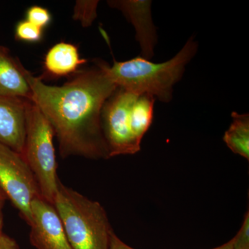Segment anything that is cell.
<instances>
[{
	"instance_id": "1",
	"label": "cell",
	"mask_w": 249,
	"mask_h": 249,
	"mask_svg": "<svg viewBox=\"0 0 249 249\" xmlns=\"http://www.w3.org/2000/svg\"><path fill=\"white\" fill-rule=\"evenodd\" d=\"M33 100L53 127L62 158L80 156L107 160L109 151L101 126L105 103L117 87L105 69V62L78 71L61 86L46 85L29 71Z\"/></svg>"
},
{
	"instance_id": "2",
	"label": "cell",
	"mask_w": 249,
	"mask_h": 249,
	"mask_svg": "<svg viewBox=\"0 0 249 249\" xmlns=\"http://www.w3.org/2000/svg\"><path fill=\"white\" fill-rule=\"evenodd\" d=\"M155 98L117 88L101 112L103 136L109 157L134 155L153 121Z\"/></svg>"
},
{
	"instance_id": "3",
	"label": "cell",
	"mask_w": 249,
	"mask_h": 249,
	"mask_svg": "<svg viewBox=\"0 0 249 249\" xmlns=\"http://www.w3.org/2000/svg\"><path fill=\"white\" fill-rule=\"evenodd\" d=\"M196 51L197 44L191 37L181 51L168 61L155 63L137 57L124 62L114 60L111 66L105 62V69L117 88L169 103L173 98L174 85L181 80L187 64Z\"/></svg>"
},
{
	"instance_id": "4",
	"label": "cell",
	"mask_w": 249,
	"mask_h": 249,
	"mask_svg": "<svg viewBox=\"0 0 249 249\" xmlns=\"http://www.w3.org/2000/svg\"><path fill=\"white\" fill-rule=\"evenodd\" d=\"M54 207L73 249H108L113 231L104 208L58 180Z\"/></svg>"
},
{
	"instance_id": "5",
	"label": "cell",
	"mask_w": 249,
	"mask_h": 249,
	"mask_svg": "<svg viewBox=\"0 0 249 249\" xmlns=\"http://www.w3.org/2000/svg\"><path fill=\"white\" fill-rule=\"evenodd\" d=\"M54 131L34 101L26 105V137L23 157L38 185L41 196L54 206L59 178L53 145Z\"/></svg>"
},
{
	"instance_id": "6",
	"label": "cell",
	"mask_w": 249,
	"mask_h": 249,
	"mask_svg": "<svg viewBox=\"0 0 249 249\" xmlns=\"http://www.w3.org/2000/svg\"><path fill=\"white\" fill-rule=\"evenodd\" d=\"M0 188L31 226V202L42 197L38 185L24 157L1 142Z\"/></svg>"
},
{
	"instance_id": "7",
	"label": "cell",
	"mask_w": 249,
	"mask_h": 249,
	"mask_svg": "<svg viewBox=\"0 0 249 249\" xmlns=\"http://www.w3.org/2000/svg\"><path fill=\"white\" fill-rule=\"evenodd\" d=\"M31 245L37 249H73L53 205L43 198H37L31 202Z\"/></svg>"
},
{
	"instance_id": "8",
	"label": "cell",
	"mask_w": 249,
	"mask_h": 249,
	"mask_svg": "<svg viewBox=\"0 0 249 249\" xmlns=\"http://www.w3.org/2000/svg\"><path fill=\"white\" fill-rule=\"evenodd\" d=\"M24 98L0 96V142L23 157L26 137Z\"/></svg>"
},
{
	"instance_id": "9",
	"label": "cell",
	"mask_w": 249,
	"mask_h": 249,
	"mask_svg": "<svg viewBox=\"0 0 249 249\" xmlns=\"http://www.w3.org/2000/svg\"><path fill=\"white\" fill-rule=\"evenodd\" d=\"M114 9L120 10L135 28L136 37L142 49V58H151L157 43L156 29L150 12V1H108Z\"/></svg>"
},
{
	"instance_id": "10",
	"label": "cell",
	"mask_w": 249,
	"mask_h": 249,
	"mask_svg": "<svg viewBox=\"0 0 249 249\" xmlns=\"http://www.w3.org/2000/svg\"><path fill=\"white\" fill-rule=\"evenodd\" d=\"M29 71L7 47L0 45V96L33 100Z\"/></svg>"
},
{
	"instance_id": "11",
	"label": "cell",
	"mask_w": 249,
	"mask_h": 249,
	"mask_svg": "<svg viewBox=\"0 0 249 249\" xmlns=\"http://www.w3.org/2000/svg\"><path fill=\"white\" fill-rule=\"evenodd\" d=\"M88 60L80 57L78 47L73 44L60 42L49 49L44 59L45 76L61 78L74 74Z\"/></svg>"
},
{
	"instance_id": "12",
	"label": "cell",
	"mask_w": 249,
	"mask_h": 249,
	"mask_svg": "<svg viewBox=\"0 0 249 249\" xmlns=\"http://www.w3.org/2000/svg\"><path fill=\"white\" fill-rule=\"evenodd\" d=\"M232 122L224 135V142L233 153L249 160V115L233 111Z\"/></svg>"
},
{
	"instance_id": "13",
	"label": "cell",
	"mask_w": 249,
	"mask_h": 249,
	"mask_svg": "<svg viewBox=\"0 0 249 249\" xmlns=\"http://www.w3.org/2000/svg\"><path fill=\"white\" fill-rule=\"evenodd\" d=\"M98 2L91 0L76 1L73 8V19L79 21L83 27H90L97 17Z\"/></svg>"
},
{
	"instance_id": "14",
	"label": "cell",
	"mask_w": 249,
	"mask_h": 249,
	"mask_svg": "<svg viewBox=\"0 0 249 249\" xmlns=\"http://www.w3.org/2000/svg\"><path fill=\"white\" fill-rule=\"evenodd\" d=\"M44 30L31 24L27 19L17 23L15 27V38L27 43H38L43 40Z\"/></svg>"
},
{
	"instance_id": "15",
	"label": "cell",
	"mask_w": 249,
	"mask_h": 249,
	"mask_svg": "<svg viewBox=\"0 0 249 249\" xmlns=\"http://www.w3.org/2000/svg\"><path fill=\"white\" fill-rule=\"evenodd\" d=\"M26 19L31 24L43 29L50 25L52 16L50 11L40 6H32L27 10Z\"/></svg>"
},
{
	"instance_id": "16",
	"label": "cell",
	"mask_w": 249,
	"mask_h": 249,
	"mask_svg": "<svg viewBox=\"0 0 249 249\" xmlns=\"http://www.w3.org/2000/svg\"><path fill=\"white\" fill-rule=\"evenodd\" d=\"M232 249H249V213L245 214V220L237 235L232 239Z\"/></svg>"
},
{
	"instance_id": "17",
	"label": "cell",
	"mask_w": 249,
	"mask_h": 249,
	"mask_svg": "<svg viewBox=\"0 0 249 249\" xmlns=\"http://www.w3.org/2000/svg\"><path fill=\"white\" fill-rule=\"evenodd\" d=\"M108 249H134L129 246L126 245L124 242L116 235L113 231L111 232L110 238H109V248Z\"/></svg>"
},
{
	"instance_id": "18",
	"label": "cell",
	"mask_w": 249,
	"mask_h": 249,
	"mask_svg": "<svg viewBox=\"0 0 249 249\" xmlns=\"http://www.w3.org/2000/svg\"><path fill=\"white\" fill-rule=\"evenodd\" d=\"M0 249H20V248L14 239L3 234L0 236Z\"/></svg>"
},
{
	"instance_id": "19",
	"label": "cell",
	"mask_w": 249,
	"mask_h": 249,
	"mask_svg": "<svg viewBox=\"0 0 249 249\" xmlns=\"http://www.w3.org/2000/svg\"><path fill=\"white\" fill-rule=\"evenodd\" d=\"M5 200H0V236L3 235V206H4Z\"/></svg>"
},
{
	"instance_id": "20",
	"label": "cell",
	"mask_w": 249,
	"mask_h": 249,
	"mask_svg": "<svg viewBox=\"0 0 249 249\" xmlns=\"http://www.w3.org/2000/svg\"><path fill=\"white\" fill-rule=\"evenodd\" d=\"M213 249H232V240L229 241L227 243L224 244L220 247H218L217 248Z\"/></svg>"
},
{
	"instance_id": "21",
	"label": "cell",
	"mask_w": 249,
	"mask_h": 249,
	"mask_svg": "<svg viewBox=\"0 0 249 249\" xmlns=\"http://www.w3.org/2000/svg\"><path fill=\"white\" fill-rule=\"evenodd\" d=\"M6 196H5L4 192L2 191L1 188H0V200H6Z\"/></svg>"
}]
</instances>
